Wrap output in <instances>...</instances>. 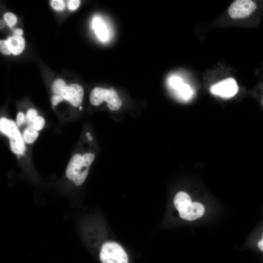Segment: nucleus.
<instances>
[{
  "label": "nucleus",
  "mask_w": 263,
  "mask_h": 263,
  "mask_svg": "<svg viewBox=\"0 0 263 263\" xmlns=\"http://www.w3.org/2000/svg\"><path fill=\"white\" fill-rule=\"evenodd\" d=\"M94 159V155L87 153L80 155L75 154L71 159L66 170L67 178L74 182L76 186L82 185L86 178L90 166Z\"/></svg>",
  "instance_id": "obj_1"
},
{
  "label": "nucleus",
  "mask_w": 263,
  "mask_h": 263,
  "mask_svg": "<svg viewBox=\"0 0 263 263\" xmlns=\"http://www.w3.org/2000/svg\"><path fill=\"white\" fill-rule=\"evenodd\" d=\"M173 202L180 217L186 220H195L202 217L204 213V206L199 202L192 203L190 197L185 192L177 193Z\"/></svg>",
  "instance_id": "obj_2"
},
{
  "label": "nucleus",
  "mask_w": 263,
  "mask_h": 263,
  "mask_svg": "<svg viewBox=\"0 0 263 263\" xmlns=\"http://www.w3.org/2000/svg\"><path fill=\"white\" fill-rule=\"evenodd\" d=\"M91 103L94 106H99L105 101L107 106L113 111L118 110L122 102L116 92L113 89L96 87L91 92L90 95Z\"/></svg>",
  "instance_id": "obj_3"
},
{
  "label": "nucleus",
  "mask_w": 263,
  "mask_h": 263,
  "mask_svg": "<svg viewBox=\"0 0 263 263\" xmlns=\"http://www.w3.org/2000/svg\"><path fill=\"white\" fill-rule=\"evenodd\" d=\"M0 130L9 138L12 151L16 154H22L25 146L16 124L11 120L2 117L0 119Z\"/></svg>",
  "instance_id": "obj_4"
},
{
  "label": "nucleus",
  "mask_w": 263,
  "mask_h": 263,
  "mask_svg": "<svg viewBox=\"0 0 263 263\" xmlns=\"http://www.w3.org/2000/svg\"><path fill=\"white\" fill-rule=\"evenodd\" d=\"M99 258L102 263H128V256L118 244L108 242L104 243L101 248Z\"/></svg>",
  "instance_id": "obj_5"
},
{
  "label": "nucleus",
  "mask_w": 263,
  "mask_h": 263,
  "mask_svg": "<svg viewBox=\"0 0 263 263\" xmlns=\"http://www.w3.org/2000/svg\"><path fill=\"white\" fill-rule=\"evenodd\" d=\"M257 8V4L252 0H236L230 4L228 11L233 19H243L250 16Z\"/></svg>",
  "instance_id": "obj_6"
},
{
  "label": "nucleus",
  "mask_w": 263,
  "mask_h": 263,
  "mask_svg": "<svg viewBox=\"0 0 263 263\" xmlns=\"http://www.w3.org/2000/svg\"><path fill=\"white\" fill-rule=\"evenodd\" d=\"M238 86L233 78L225 79L210 87V92L213 94L223 98H230L236 94Z\"/></svg>",
  "instance_id": "obj_7"
},
{
  "label": "nucleus",
  "mask_w": 263,
  "mask_h": 263,
  "mask_svg": "<svg viewBox=\"0 0 263 263\" xmlns=\"http://www.w3.org/2000/svg\"><path fill=\"white\" fill-rule=\"evenodd\" d=\"M84 94L82 87L78 84L66 86L62 90L60 95L75 107L81 103Z\"/></svg>",
  "instance_id": "obj_8"
},
{
  "label": "nucleus",
  "mask_w": 263,
  "mask_h": 263,
  "mask_svg": "<svg viewBox=\"0 0 263 263\" xmlns=\"http://www.w3.org/2000/svg\"><path fill=\"white\" fill-rule=\"evenodd\" d=\"M170 85L176 89L179 94L185 99H189L192 94V91L190 86L184 84L178 77H172L170 79Z\"/></svg>",
  "instance_id": "obj_9"
},
{
  "label": "nucleus",
  "mask_w": 263,
  "mask_h": 263,
  "mask_svg": "<svg viewBox=\"0 0 263 263\" xmlns=\"http://www.w3.org/2000/svg\"><path fill=\"white\" fill-rule=\"evenodd\" d=\"M7 42L11 53L14 55L20 54L25 47V40L21 36H13L8 38Z\"/></svg>",
  "instance_id": "obj_10"
},
{
  "label": "nucleus",
  "mask_w": 263,
  "mask_h": 263,
  "mask_svg": "<svg viewBox=\"0 0 263 263\" xmlns=\"http://www.w3.org/2000/svg\"><path fill=\"white\" fill-rule=\"evenodd\" d=\"M93 27L97 37L102 41H105L108 37V32L105 25L99 18H94L93 21Z\"/></svg>",
  "instance_id": "obj_11"
},
{
  "label": "nucleus",
  "mask_w": 263,
  "mask_h": 263,
  "mask_svg": "<svg viewBox=\"0 0 263 263\" xmlns=\"http://www.w3.org/2000/svg\"><path fill=\"white\" fill-rule=\"evenodd\" d=\"M38 132L32 127L27 128L23 134L24 141L28 144L33 143L38 137Z\"/></svg>",
  "instance_id": "obj_12"
},
{
  "label": "nucleus",
  "mask_w": 263,
  "mask_h": 263,
  "mask_svg": "<svg viewBox=\"0 0 263 263\" xmlns=\"http://www.w3.org/2000/svg\"><path fill=\"white\" fill-rule=\"evenodd\" d=\"M67 86L64 81L62 79L55 80L52 85V91L55 95H60L63 89Z\"/></svg>",
  "instance_id": "obj_13"
},
{
  "label": "nucleus",
  "mask_w": 263,
  "mask_h": 263,
  "mask_svg": "<svg viewBox=\"0 0 263 263\" xmlns=\"http://www.w3.org/2000/svg\"><path fill=\"white\" fill-rule=\"evenodd\" d=\"M45 125V120L44 118L39 116H37L32 121L30 124V126L36 131L41 130Z\"/></svg>",
  "instance_id": "obj_14"
},
{
  "label": "nucleus",
  "mask_w": 263,
  "mask_h": 263,
  "mask_svg": "<svg viewBox=\"0 0 263 263\" xmlns=\"http://www.w3.org/2000/svg\"><path fill=\"white\" fill-rule=\"evenodd\" d=\"M3 18L6 23L10 26L14 25L17 21L16 15L12 13L8 12L3 16Z\"/></svg>",
  "instance_id": "obj_15"
},
{
  "label": "nucleus",
  "mask_w": 263,
  "mask_h": 263,
  "mask_svg": "<svg viewBox=\"0 0 263 263\" xmlns=\"http://www.w3.org/2000/svg\"><path fill=\"white\" fill-rule=\"evenodd\" d=\"M50 4L53 8L57 11L63 10L65 6V2L62 0H53Z\"/></svg>",
  "instance_id": "obj_16"
},
{
  "label": "nucleus",
  "mask_w": 263,
  "mask_h": 263,
  "mask_svg": "<svg viewBox=\"0 0 263 263\" xmlns=\"http://www.w3.org/2000/svg\"><path fill=\"white\" fill-rule=\"evenodd\" d=\"M0 50L1 53L5 55H9L11 53L7 40L0 41Z\"/></svg>",
  "instance_id": "obj_17"
},
{
  "label": "nucleus",
  "mask_w": 263,
  "mask_h": 263,
  "mask_svg": "<svg viewBox=\"0 0 263 263\" xmlns=\"http://www.w3.org/2000/svg\"><path fill=\"white\" fill-rule=\"evenodd\" d=\"M37 112L34 109H30L28 111L26 114V119L29 124L37 116Z\"/></svg>",
  "instance_id": "obj_18"
},
{
  "label": "nucleus",
  "mask_w": 263,
  "mask_h": 263,
  "mask_svg": "<svg viewBox=\"0 0 263 263\" xmlns=\"http://www.w3.org/2000/svg\"><path fill=\"white\" fill-rule=\"evenodd\" d=\"M80 3V1L79 0H69L67 2L68 8L70 10H75L78 7Z\"/></svg>",
  "instance_id": "obj_19"
},
{
  "label": "nucleus",
  "mask_w": 263,
  "mask_h": 263,
  "mask_svg": "<svg viewBox=\"0 0 263 263\" xmlns=\"http://www.w3.org/2000/svg\"><path fill=\"white\" fill-rule=\"evenodd\" d=\"M25 121V116L21 112H19L17 116V123L19 126L22 125Z\"/></svg>",
  "instance_id": "obj_20"
},
{
  "label": "nucleus",
  "mask_w": 263,
  "mask_h": 263,
  "mask_svg": "<svg viewBox=\"0 0 263 263\" xmlns=\"http://www.w3.org/2000/svg\"><path fill=\"white\" fill-rule=\"evenodd\" d=\"M64 99L59 95H55L52 97L51 101L54 106H56L59 102L62 101Z\"/></svg>",
  "instance_id": "obj_21"
},
{
  "label": "nucleus",
  "mask_w": 263,
  "mask_h": 263,
  "mask_svg": "<svg viewBox=\"0 0 263 263\" xmlns=\"http://www.w3.org/2000/svg\"><path fill=\"white\" fill-rule=\"evenodd\" d=\"M257 245L258 248L262 252H263V233L262 234L260 239L258 242Z\"/></svg>",
  "instance_id": "obj_22"
},
{
  "label": "nucleus",
  "mask_w": 263,
  "mask_h": 263,
  "mask_svg": "<svg viewBox=\"0 0 263 263\" xmlns=\"http://www.w3.org/2000/svg\"><path fill=\"white\" fill-rule=\"evenodd\" d=\"M23 34V31L21 29H16L14 31V35L17 36H21Z\"/></svg>",
  "instance_id": "obj_23"
},
{
  "label": "nucleus",
  "mask_w": 263,
  "mask_h": 263,
  "mask_svg": "<svg viewBox=\"0 0 263 263\" xmlns=\"http://www.w3.org/2000/svg\"><path fill=\"white\" fill-rule=\"evenodd\" d=\"M4 26V22L2 20H0V28L3 27Z\"/></svg>",
  "instance_id": "obj_24"
},
{
  "label": "nucleus",
  "mask_w": 263,
  "mask_h": 263,
  "mask_svg": "<svg viewBox=\"0 0 263 263\" xmlns=\"http://www.w3.org/2000/svg\"><path fill=\"white\" fill-rule=\"evenodd\" d=\"M88 139L91 140V139H92V137L91 136H90L89 137Z\"/></svg>",
  "instance_id": "obj_25"
},
{
  "label": "nucleus",
  "mask_w": 263,
  "mask_h": 263,
  "mask_svg": "<svg viewBox=\"0 0 263 263\" xmlns=\"http://www.w3.org/2000/svg\"><path fill=\"white\" fill-rule=\"evenodd\" d=\"M82 107H81V106H80V107H79V110H82Z\"/></svg>",
  "instance_id": "obj_26"
},
{
  "label": "nucleus",
  "mask_w": 263,
  "mask_h": 263,
  "mask_svg": "<svg viewBox=\"0 0 263 263\" xmlns=\"http://www.w3.org/2000/svg\"><path fill=\"white\" fill-rule=\"evenodd\" d=\"M89 134V133H87L86 135L88 136Z\"/></svg>",
  "instance_id": "obj_27"
}]
</instances>
